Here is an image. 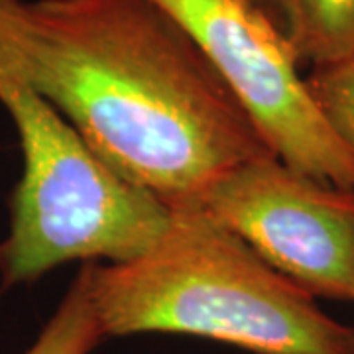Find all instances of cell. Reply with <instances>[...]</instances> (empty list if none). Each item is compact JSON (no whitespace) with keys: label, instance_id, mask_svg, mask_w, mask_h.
I'll list each match as a JSON object with an SVG mask.
<instances>
[{"label":"cell","instance_id":"1","mask_svg":"<svg viewBox=\"0 0 354 354\" xmlns=\"http://www.w3.org/2000/svg\"><path fill=\"white\" fill-rule=\"evenodd\" d=\"M18 65L91 152L169 209L276 156L197 44L153 0H0Z\"/></svg>","mask_w":354,"mask_h":354},{"label":"cell","instance_id":"2","mask_svg":"<svg viewBox=\"0 0 354 354\" xmlns=\"http://www.w3.org/2000/svg\"><path fill=\"white\" fill-rule=\"evenodd\" d=\"M104 339L191 335L254 354H354V329L264 262L197 203L171 209L150 250L91 264Z\"/></svg>","mask_w":354,"mask_h":354},{"label":"cell","instance_id":"3","mask_svg":"<svg viewBox=\"0 0 354 354\" xmlns=\"http://www.w3.org/2000/svg\"><path fill=\"white\" fill-rule=\"evenodd\" d=\"M0 104L12 118L24 167L0 242L4 288L32 283L65 262H127L150 250L171 209L116 176L18 65L0 26Z\"/></svg>","mask_w":354,"mask_h":354},{"label":"cell","instance_id":"4","mask_svg":"<svg viewBox=\"0 0 354 354\" xmlns=\"http://www.w3.org/2000/svg\"><path fill=\"white\" fill-rule=\"evenodd\" d=\"M205 53L286 165L354 191V156L319 111L283 34L250 0H153Z\"/></svg>","mask_w":354,"mask_h":354},{"label":"cell","instance_id":"5","mask_svg":"<svg viewBox=\"0 0 354 354\" xmlns=\"http://www.w3.org/2000/svg\"><path fill=\"white\" fill-rule=\"evenodd\" d=\"M197 205L313 297L354 301V191L260 156L230 167Z\"/></svg>","mask_w":354,"mask_h":354},{"label":"cell","instance_id":"6","mask_svg":"<svg viewBox=\"0 0 354 354\" xmlns=\"http://www.w3.org/2000/svg\"><path fill=\"white\" fill-rule=\"evenodd\" d=\"M290 41L301 65L317 67L354 50V0H250Z\"/></svg>","mask_w":354,"mask_h":354},{"label":"cell","instance_id":"7","mask_svg":"<svg viewBox=\"0 0 354 354\" xmlns=\"http://www.w3.org/2000/svg\"><path fill=\"white\" fill-rule=\"evenodd\" d=\"M91 264L79 268L59 307L26 354H91L104 341L91 295Z\"/></svg>","mask_w":354,"mask_h":354},{"label":"cell","instance_id":"8","mask_svg":"<svg viewBox=\"0 0 354 354\" xmlns=\"http://www.w3.org/2000/svg\"><path fill=\"white\" fill-rule=\"evenodd\" d=\"M305 79L319 111L354 156V50L337 62L311 67Z\"/></svg>","mask_w":354,"mask_h":354}]
</instances>
